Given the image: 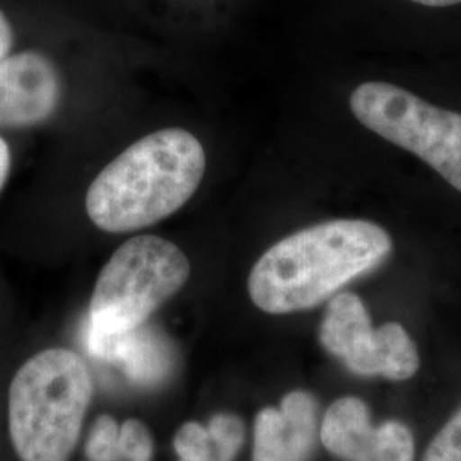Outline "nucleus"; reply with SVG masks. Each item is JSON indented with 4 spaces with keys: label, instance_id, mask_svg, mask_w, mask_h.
<instances>
[{
    "label": "nucleus",
    "instance_id": "2",
    "mask_svg": "<svg viewBox=\"0 0 461 461\" xmlns=\"http://www.w3.org/2000/svg\"><path fill=\"white\" fill-rule=\"evenodd\" d=\"M207 158L197 137L163 129L133 142L95 178L86 211L106 232L144 230L178 212L194 197Z\"/></svg>",
    "mask_w": 461,
    "mask_h": 461
},
{
    "label": "nucleus",
    "instance_id": "8",
    "mask_svg": "<svg viewBox=\"0 0 461 461\" xmlns=\"http://www.w3.org/2000/svg\"><path fill=\"white\" fill-rule=\"evenodd\" d=\"M62 83L55 64L40 51L0 60V129L47 122L60 104Z\"/></svg>",
    "mask_w": 461,
    "mask_h": 461
},
{
    "label": "nucleus",
    "instance_id": "17",
    "mask_svg": "<svg viewBox=\"0 0 461 461\" xmlns=\"http://www.w3.org/2000/svg\"><path fill=\"white\" fill-rule=\"evenodd\" d=\"M411 2L426 5V7H451V5L461 4V0H411Z\"/></svg>",
    "mask_w": 461,
    "mask_h": 461
},
{
    "label": "nucleus",
    "instance_id": "1",
    "mask_svg": "<svg viewBox=\"0 0 461 461\" xmlns=\"http://www.w3.org/2000/svg\"><path fill=\"white\" fill-rule=\"evenodd\" d=\"M390 232L366 219H333L296 230L253 265L248 294L268 314L312 310L393 253Z\"/></svg>",
    "mask_w": 461,
    "mask_h": 461
},
{
    "label": "nucleus",
    "instance_id": "9",
    "mask_svg": "<svg viewBox=\"0 0 461 461\" xmlns=\"http://www.w3.org/2000/svg\"><path fill=\"white\" fill-rule=\"evenodd\" d=\"M318 429V403L296 390L282 398L279 409L265 407L255 419L253 461H310Z\"/></svg>",
    "mask_w": 461,
    "mask_h": 461
},
{
    "label": "nucleus",
    "instance_id": "7",
    "mask_svg": "<svg viewBox=\"0 0 461 461\" xmlns=\"http://www.w3.org/2000/svg\"><path fill=\"white\" fill-rule=\"evenodd\" d=\"M320 441L340 461H415L412 429L400 420L375 426L367 403L357 396H340L330 405Z\"/></svg>",
    "mask_w": 461,
    "mask_h": 461
},
{
    "label": "nucleus",
    "instance_id": "14",
    "mask_svg": "<svg viewBox=\"0 0 461 461\" xmlns=\"http://www.w3.org/2000/svg\"><path fill=\"white\" fill-rule=\"evenodd\" d=\"M118 447L122 461H150L152 460V436L148 426L140 420L131 419L123 426H120Z\"/></svg>",
    "mask_w": 461,
    "mask_h": 461
},
{
    "label": "nucleus",
    "instance_id": "10",
    "mask_svg": "<svg viewBox=\"0 0 461 461\" xmlns=\"http://www.w3.org/2000/svg\"><path fill=\"white\" fill-rule=\"evenodd\" d=\"M140 329L118 337H95L89 350L101 359L118 361L135 383L156 384L169 371V352L161 339Z\"/></svg>",
    "mask_w": 461,
    "mask_h": 461
},
{
    "label": "nucleus",
    "instance_id": "16",
    "mask_svg": "<svg viewBox=\"0 0 461 461\" xmlns=\"http://www.w3.org/2000/svg\"><path fill=\"white\" fill-rule=\"evenodd\" d=\"M9 169H11V150H9L7 142L0 137V190L7 182Z\"/></svg>",
    "mask_w": 461,
    "mask_h": 461
},
{
    "label": "nucleus",
    "instance_id": "11",
    "mask_svg": "<svg viewBox=\"0 0 461 461\" xmlns=\"http://www.w3.org/2000/svg\"><path fill=\"white\" fill-rule=\"evenodd\" d=\"M245 441L243 420L232 413H217L209 426L186 422L175 436L180 461H232Z\"/></svg>",
    "mask_w": 461,
    "mask_h": 461
},
{
    "label": "nucleus",
    "instance_id": "15",
    "mask_svg": "<svg viewBox=\"0 0 461 461\" xmlns=\"http://www.w3.org/2000/svg\"><path fill=\"white\" fill-rule=\"evenodd\" d=\"M14 45V30L7 16L0 11V60L9 55Z\"/></svg>",
    "mask_w": 461,
    "mask_h": 461
},
{
    "label": "nucleus",
    "instance_id": "13",
    "mask_svg": "<svg viewBox=\"0 0 461 461\" xmlns=\"http://www.w3.org/2000/svg\"><path fill=\"white\" fill-rule=\"evenodd\" d=\"M420 461H461V405L430 439Z\"/></svg>",
    "mask_w": 461,
    "mask_h": 461
},
{
    "label": "nucleus",
    "instance_id": "3",
    "mask_svg": "<svg viewBox=\"0 0 461 461\" xmlns=\"http://www.w3.org/2000/svg\"><path fill=\"white\" fill-rule=\"evenodd\" d=\"M91 395V375L72 350L47 348L23 364L9 388V432L17 458L68 460Z\"/></svg>",
    "mask_w": 461,
    "mask_h": 461
},
{
    "label": "nucleus",
    "instance_id": "5",
    "mask_svg": "<svg viewBox=\"0 0 461 461\" xmlns=\"http://www.w3.org/2000/svg\"><path fill=\"white\" fill-rule=\"evenodd\" d=\"M348 104L367 131L412 152L461 192V113L381 81L359 84Z\"/></svg>",
    "mask_w": 461,
    "mask_h": 461
},
{
    "label": "nucleus",
    "instance_id": "12",
    "mask_svg": "<svg viewBox=\"0 0 461 461\" xmlns=\"http://www.w3.org/2000/svg\"><path fill=\"white\" fill-rule=\"evenodd\" d=\"M118 438L120 426L116 424L115 419L110 415L99 417L91 429L86 445V456L89 461H122Z\"/></svg>",
    "mask_w": 461,
    "mask_h": 461
},
{
    "label": "nucleus",
    "instance_id": "6",
    "mask_svg": "<svg viewBox=\"0 0 461 461\" xmlns=\"http://www.w3.org/2000/svg\"><path fill=\"white\" fill-rule=\"evenodd\" d=\"M318 337L330 356L363 378L409 381L420 367L419 348L407 329L396 321L376 329L354 293L330 297Z\"/></svg>",
    "mask_w": 461,
    "mask_h": 461
},
{
    "label": "nucleus",
    "instance_id": "4",
    "mask_svg": "<svg viewBox=\"0 0 461 461\" xmlns=\"http://www.w3.org/2000/svg\"><path fill=\"white\" fill-rule=\"evenodd\" d=\"M190 277V262L175 243L135 236L99 272L89 304L87 333L118 337L140 329Z\"/></svg>",
    "mask_w": 461,
    "mask_h": 461
}]
</instances>
